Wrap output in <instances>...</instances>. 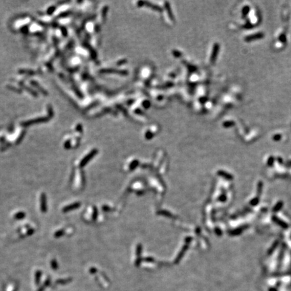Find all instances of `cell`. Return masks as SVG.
I'll list each match as a JSON object with an SVG mask.
<instances>
[{"mask_svg":"<svg viewBox=\"0 0 291 291\" xmlns=\"http://www.w3.org/2000/svg\"><path fill=\"white\" fill-rule=\"evenodd\" d=\"M166 8H167V9H168V14H169V16H170L171 18V19H173V17L172 16V14L171 13V9H170V7H169V5H168V3H166Z\"/></svg>","mask_w":291,"mask_h":291,"instance_id":"cell-1","label":"cell"}]
</instances>
